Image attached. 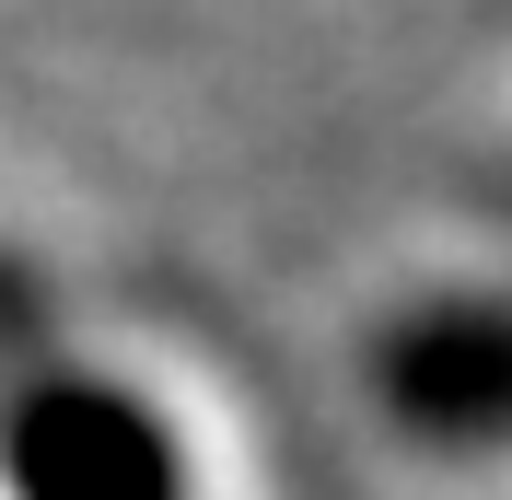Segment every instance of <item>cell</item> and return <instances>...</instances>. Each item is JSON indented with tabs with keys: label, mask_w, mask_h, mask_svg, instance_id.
<instances>
[{
	"label": "cell",
	"mask_w": 512,
	"mask_h": 500,
	"mask_svg": "<svg viewBox=\"0 0 512 500\" xmlns=\"http://www.w3.org/2000/svg\"><path fill=\"white\" fill-rule=\"evenodd\" d=\"M0 500H198V477L140 384L24 361L0 384Z\"/></svg>",
	"instance_id": "1"
},
{
	"label": "cell",
	"mask_w": 512,
	"mask_h": 500,
	"mask_svg": "<svg viewBox=\"0 0 512 500\" xmlns=\"http://www.w3.org/2000/svg\"><path fill=\"white\" fill-rule=\"evenodd\" d=\"M361 384L431 454H512V291H431L384 314Z\"/></svg>",
	"instance_id": "2"
},
{
	"label": "cell",
	"mask_w": 512,
	"mask_h": 500,
	"mask_svg": "<svg viewBox=\"0 0 512 500\" xmlns=\"http://www.w3.org/2000/svg\"><path fill=\"white\" fill-rule=\"evenodd\" d=\"M24 338H35V280H24V268H0V361H12Z\"/></svg>",
	"instance_id": "3"
}]
</instances>
